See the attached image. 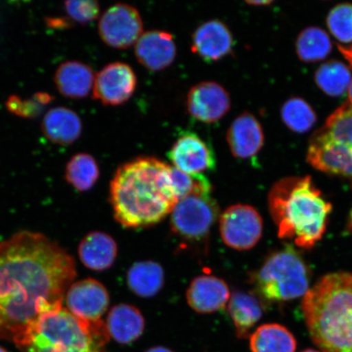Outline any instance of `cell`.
<instances>
[{"mask_svg": "<svg viewBox=\"0 0 352 352\" xmlns=\"http://www.w3.org/2000/svg\"><path fill=\"white\" fill-rule=\"evenodd\" d=\"M76 261L42 233L21 231L0 243V340L15 342L41 316L63 307Z\"/></svg>", "mask_w": 352, "mask_h": 352, "instance_id": "1", "label": "cell"}, {"mask_svg": "<svg viewBox=\"0 0 352 352\" xmlns=\"http://www.w3.org/2000/svg\"><path fill=\"white\" fill-rule=\"evenodd\" d=\"M170 166L152 157H142L118 167L110 182L113 217L122 226H154L171 213L177 204Z\"/></svg>", "mask_w": 352, "mask_h": 352, "instance_id": "2", "label": "cell"}, {"mask_svg": "<svg viewBox=\"0 0 352 352\" xmlns=\"http://www.w3.org/2000/svg\"><path fill=\"white\" fill-rule=\"evenodd\" d=\"M267 204L280 239H293L303 249L314 248L322 239L332 211L308 175L280 179L268 193Z\"/></svg>", "mask_w": 352, "mask_h": 352, "instance_id": "3", "label": "cell"}, {"mask_svg": "<svg viewBox=\"0 0 352 352\" xmlns=\"http://www.w3.org/2000/svg\"><path fill=\"white\" fill-rule=\"evenodd\" d=\"M302 309L321 352H352V274L325 275L303 297Z\"/></svg>", "mask_w": 352, "mask_h": 352, "instance_id": "4", "label": "cell"}, {"mask_svg": "<svg viewBox=\"0 0 352 352\" xmlns=\"http://www.w3.org/2000/svg\"><path fill=\"white\" fill-rule=\"evenodd\" d=\"M103 320L89 322L63 307L41 316L14 342L21 352H107Z\"/></svg>", "mask_w": 352, "mask_h": 352, "instance_id": "5", "label": "cell"}, {"mask_svg": "<svg viewBox=\"0 0 352 352\" xmlns=\"http://www.w3.org/2000/svg\"><path fill=\"white\" fill-rule=\"evenodd\" d=\"M307 161L321 173L346 179L352 187V107L349 101L312 135Z\"/></svg>", "mask_w": 352, "mask_h": 352, "instance_id": "6", "label": "cell"}, {"mask_svg": "<svg viewBox=\"0 0 352 352\" xmlns=\"http://www.w3.org/2000/svg\"><path fill=\"white\" fill-rule=\"evenodd\" d=\"M252 281L262 300L286 302L306 296L310 272L300 255L286 248L268 257Z\"/></svg>", "mask_w": 352, "mask_h": 352, "instance_id": "7", "label": "cell"}, {"mask_svg": "<svg viewBox=\"0 0 352 352\" xmlns=\"http://www.w3.org/2000/svg\"><path fill=\"white\" fill-rule=\"evenodd\" d=\"M219 217L218 204L210 195L188 196L171 211V230L184 241H205Z\"/></svg>", "mask_w": 352, "mask_h": 352, "instance_id": "8", "label": "cell"}, {"mask_svg": "<svg viewBox=\"0 0 352 352\" xmlns=\"http://www.w3.org/2000/svg\"><path fill=\"white\" fill-rule=\"evenodd\" d=\"M263 228L261 215L252 206L233 205L220 215V236L224 243L232 249H252L261 240Z\"/></svg>", "mask_w": 352, "mask_h": 352, "instance_id": "9", "label": "cell"}, {"mask_svg": "<svg viewBox=\"0 0 352 352\" xmlns=\"http://www.w3.org/2000/svg\"><path fill=\"white\" fill-rule=\"evenodd\" d=\"M143 28L139 11L129 4L120 3L109 7L100 16L98 32L108 46L125 50L138 41Z\"/></svg>", "mask_w": 352, "mask_h": 352, "instance_id": "10", "label": "cell"}, {"mask_svg": "<svg viewBox=\"0 0 352 352\" xmlns=\"http://www.w3.org/2000/svg\"><path fill=\"white\" fill-rule=\"evenodd\" d=\"M64 301L66 309L76 318L96 322L102 320L110 298L102 283L94 278H87L73 283L65 294Z\"/></svg>", "mask_w": 352, "mask_h": 352, "instance_id": "11", "label": "cell"}, {"mask_svg": "<svg viewBox=\"0 0 352 352\" xmlns=\"http://www.w3.org/2000/svg\"><path fill=\"white\" fill-rule=\"evenodd\" d=\"M138 78L129 64L113 63L105 65L95 76L94 98L104 105L116 107L126 102L133 95Z\"/></svg>", "mask_w": 352, "mask_h": 352, "instance_id": "12", "label": "cell"}, {"mask_svg": "<svg viewBox=\"0 0 352 352\" xmlns=\"http://www.w3.org/2000/svg\"><path fill=\"white\" fill-rule=\"evenodd\" d=\"M168 157L175 168L188 174H204L217 166L213 148L193 132H184L176 140Z\"/></svg>", "mask_w": 352, "mask_h": 352, "instance_id": "13", "label": "cell"}, {"mask_svg": "<svg viewBox=\"0 0 352 352\" xmlns=\"http://www.w3.org/2000/svg\"><path fill=\"white\" fill-rule=\"evenodd\" d=\"M186 104L189 114L197 120L212 123L230 111L231 98L219 83L205 81L197 83L188 91Z\"/></svg>", "mask_w": 352, "mask_h": 352, "instance_id": "14", "label": "cell"}, {"mask_svg": "<svg viewBox=\"0 0 352 352\" xmlns=\"http://www.w3.org/2000/svg\"><path fill=\"white\" fill-rule=\"evenodd\" d=\"M234 38L230 28L223 21L213 19L204 22L192 36L193 54L208 63L223 58L232 51Z\"/></svg>", "mask_w": 352, "mask_h": 352, "instance_id": "15", "label": "cell"}, {"mask_svg": "<svg viewBox=\"0 0 352 352\" xmlns=\"http://www.w3.org/2000/svg\"><path fill=\"white\" fill-rule=\"evenodd\" d=\"M230 296L226 281L212 275L197 276L189 285L186 293L188 305L201 314L223 310Z\"/></svg>", "mask_w": 352, "mask_h": 352, "instance_id": "16", "label": "cell"}, {"mask_svg": "<svg viewBox=\"0 0 352 352\" xmlns=\"http://www.w3.org/2000/svg\"><path fill=\"white\" fill-rule=\"evenodd\" d=\"M135 54L139 63L152 72H160L173 64L176 45L173 34L164 30L144 32L135 44Z\"/></svg>", "mask_w": 352, "mask_h": 352, "instance_id": "17", "label": "cell"}, {"mask_svg": "<svg viewBox=\"0 0 352 352\" xmlns=\"http://www.w3.org/2000/svg\"><path fill=\"white\" fill-rule=\"evenodd\" d=\"M227 142L232 155L241 160L254 157L261 151L264 134L261 122L252 113L245 112L231 123Z\"/></svg>", "mask_w": 352, "mask_h": 352, "instance_id": "18", "label": "cell"}, {"mask_svg": "<svg viewBox=\"0 0 352 352\" xmlns=\"http://www.w3.org/2000/svg\"><path fill=\"white\" fill-rule=\"evenodd\" d=\"M95 76L89 65L78 60H68L56 70L54 82L61 95L69 99H82L94 88Z\"/></svg>", "mask_w": 352, "mask_h": 352, "instance_id": "19", "label": "cell"}, {"mask_svg": "<svg viewBox=\"0 0 352 352\" xmlns=\"http://www.w3.org/2000/svg\"><path fill=\"white\" fill-rule=\"evenodd\" d=\"M78 253L83 265L94 271H104L113 266L118 255V245L107 233H88L78 245Z\"/></svg>", "mask_w": 352, "mask_h": 352, "instance_id": "20", "label": "cell"}, {"mask_svg": "<svg viewBox=\"0 0 352 352\" xmlns=\"http://www.w3.org/2000/svg\"><path fill=\"white\" fill-rule=\"evenodd\" d=\"M104 324L109 338L124 345L138 340L145 327L144 316L138 308L124 303L110 310Z\"/></svg>", "mask_w": 352, "mask_h": 352, "instance_id": "21", "label": "cell"}, {"mask_svg": "<svg viewBox=\"0 0 352 352\" xmlns=\"http://www.w3.org/2000/svg\"><path fill=\"white\" fill-rule=\"evenodd\" d=\"M41 129L51 142L65 146L72 144L80 138L82 123L80 117L74 110L55 107L43 118Z\"/></svg>", "mask_w": 352, "mask_h": 352, "instance_id": "22", "label": "cell"}, {"mask_svg": "<svg viewBox=\"0 0 352 352\" xmlns=\"http://www.w3.org/2000/svg\"><path fill=\"white\" fill-rule=\"evenodd\" d=\"M262 299L257 294L236 292L228 301V310L236 336L246 338L264 314Z\"/></svg>", "mask_w": 352, "mask_h": 352, "instance_id": "23", "label": "cell"}, {"mask_svg": "<svg viewBox=\"0 0 352 352\" xmlns=\"http://www.w3.org/2000/svg\"><path fill=\"white\" fill-rule=\"evenodd\" d=\"M165 274L160 263L140 261L127 272L126 280L132 292L143 298H151L164 287Z\"/></svg>", "mask_w": 352, "mask_h": 352, "instance_id": "24", "label": "cell"}, {"mask_svg": "<svg viewBox=\"0 0 352 352\" xmlns=\"http://www.w3.org/2000/svg\"><path fill=\"white\" fill-rule=\"evenodd\" d=\"M250 347L252 352H296L297 342L283 325L265 324L250 334Z\"/></svg>", "mask_w": 352, "mask_h": 352, "instance_id": "25", "label": "cell"}, {"mask_svg": "<svg viewBox=\"0 0 352 352\" xmlns=\"http://www.w3.org/2000/svg\"><path fill=\"white\" fill-rule=\"evenodd\" d=\"M66 182L79 192L90 190L100 176L98 162L89 153H79L74 155L65 166Z\"/></svg>", "mask_w": 352, "mask_h": 352, "instance_id": "26", "label": "cell"}, {"mask_svg": "<svg viewBox=\"0 0 352 352\" xmlns=\"http://www.w3.org/2000/svg\"><path fill=\"white\" fill-rule=\"evenodd\" d=\"M315 82L320 89L332 98H338L349 90L352 77L347 66L336 60L321 65L315 73Z\"/></svg>", "mask_w": 352, "mask_h": 352, "instance_id": "27", "label": "cell"}, {"mask_svg": "<svg viewBox=\"0 0 352 352\" xmlns=\"http://www.w3.org/2000/svg\"><path fill=\"white\" fill-rule=\"evenodd\" d=\"M332 47L328 34L316 26L303 30L297 38V55L305 63H318L327 58Z\"/></svg>", "mask_w": 352, "mask_h": 352, "instance_id": "28", "label": "cell"}, {"mask_svg": "<svg viewBox=\"0 0 352 352\" xmlns=\"http://www.w3.org/2000/svg\"><path fill=\"white\" fill-rule=\"evenodd\" d=\"M280 116L288 129L297 133L310 131L318 121L314 109L300 98L286 100L281 107Z\"/></svg>", "mask_w": 352, "mask_h": 352, "instance_id": "29", "label": "cell"}, {"mask_svg": "<svg viewBox=\"0 0 352 352\" xmlns=\"http://www.w3.org/2000/svg\"><path fill=\"white\" fill-rule=\"evenodd\" d=\"M170 177L176 199L193 195H210L212 186L204 174H188L170 166Z\"/></svg>", "mask_w": 352, "mask_h": 352, "instance_id": "30", "label": "cell"}, {"mask_svg": "<svg viewBox=\"0 0 352 352\" xmlns=\"http://www.w3.org/2000/svg\"><path fill=\"white\" fill-rule=\"evenodd\" d=\"M328 29L342 43H352V4L344 3L332 8L327 19Z\"/></svg>", "mask_w": 352, "mask_h": 352, "instance_id": "31", "label": "cell"}, {"mask_svg": "<svg viewBox=\"0 0 352 352\" xmlns=\"http://www.w3.org/2000/svg\"><path fill=\"white\" fill-rule=\"evenodd\" d=\"M69 19L78 24L86 25L98 19L100 8L95 0H70L64 3Z\"/></svg>", "mask_w": 352, "mask_h": 352, "instance_id": "32", "label": "cell"}, {"mask_svg": "<svg viewBox=\"0 0 352 352\" xmlns=\"http://www.w3.org/2000/svg\"><path fill=\"white\" fill-rule=\"evenodd\" d=\"M6 108L10 113L23 118H37L43 107L34 99L22 100L20 96L12 95L6 101Z\"/></svg>", "mask_w": 352, "mask_h": 352, "instance_id": "33", "label": "cell"}, {"mask_svg": "<svg viewBox=\"0 0 352 352\" xmlns=\"http://www.w3.org/2000/svg\"><path fill=\"white\" fill-rule=\"evenodd\" d=\"M46 24L51 28L54 29H67L72 28L73 21L65 17H47Z\"/></svg>", "mask_w": 352, "mask_h": 352, "instance_id": "34", "label": "cell"}, {"mask_svg": "<svg viewBox=\"0 0 352 352\" xmlns=\"http://www.w3.org/2000/svg\"><path fill=\"white\" fill-rule=\"evenodd\" d=\"M33 99L39 104H41L42 107L51 103L54 100V98L47 92H37L36 94H34Z\"/></svg>", "mask_w": 352, "mask_h": 352, "instance_id": "35", "label": "cell"}, {"mask_svg": "<svg viewBox=\"0 0 352 352\" xmlns=\"http://www.w3.org/2000/svg\"><path fill=\"white\" fill-rule=\"evenodd\" d=\"M338 50L340 51L342 55L345 57L346 60L352 67V46L349 47L338 45Z\"/></svg>", "mask_w": 352, "mask_h": 352, "instance_id": "36", "label": "cell"}, {"mask_svg": "<svg viewBox=\"0 0 352 352\" xmlns=\"http://www.w3.org/2000/svg\"><path fill=\"white\" fill-rule=\"evenodd\" d=\"M250 6H265L272 3V0H252V1H246Z\"/></svg>", "mask_w": 352, "mask_h": 352, "instance_id": "37", "label": "cell"}, {"mask_svg": "<svg viewBox=\"0 0 352 352\" xmlns=\"http://www.w3.org/2000/svg\"><path fill=\"white\" fill-rule=\"evenodd\" d=\"M145 352H174L173 350L167 349L165 346H153Z\"/></svg>", "mask_w": 352, "mask_h": 352, "instance_id": "38", "label": "cell"}, {"mask_svg": "<svg viewBox=\"0 0 352 352\" xmlns=\"http://www.w3.org/2000/svg\"><path fill=\"white\" fill-rule=\"evenodd\" d=\"M347 94H349V102L352 107V80L349 88V90H347Z\"/></svg>", "mask_w": 352, "mask_h": 352, "instance_id": "39", "label": "cell"}, {"mask_svg": "<svg viewBox=\"0 0 352 352\" xmlns=\"http://www.w3.org/2000/svg\"><path fill=\"white\" fill-rule=\"evenodd\" d=\"M302 352H321V351H316L314 349H307V350L302 351Z\"/></svg>", "mask_w": 352, "mask_h": 352, "instance_id": "40", "label": "cell"}, {"mask_svg": "<svg viewBox=\"0 0 352 352\" xmlns=\"http://www.w3.org/2000/svg\"><path fill=\"white\" fill-rule=\"evenodd\" d=\"M0 352H8L7 350L4 349L3 347L0 346Z\"/></svg>", "mask_w": 352, "mask_h": 352, "instance_id": "41", "label": "cell"}]
</instances>
